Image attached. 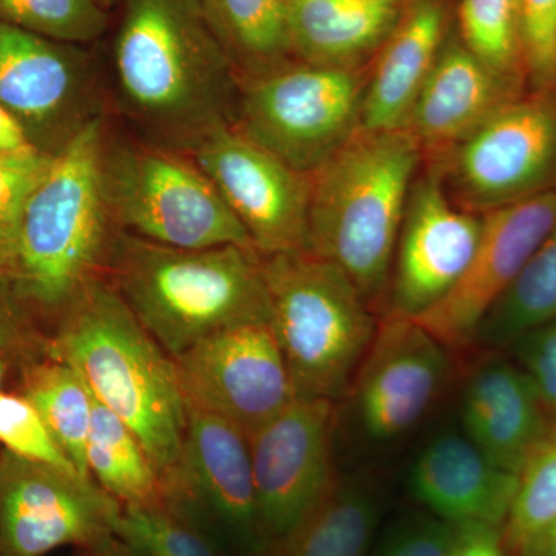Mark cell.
<instances>
[{"label": "cell", "mask_w": 556, "mask_h": 556, "mask_svg": "<svg viewBox=\"0 0 556 556\" xmlns=\"http://www.w3.org/2000/svg\"><path fill=\"white\" fill-rule=\"evenodd\" d=\"M115 536L134 556H225L217 538L169 501L121 507Z\"/></svg>", "instance_id": "29"}, {"label": "cell", "mask_w": 556, "mask_h": 556, "mask_svg": "<svg viewBox=\"0 0 556 556\" xmlns=\"http://www.w3.org/2000/svg\"><path fill=\"white\" fill-rule=\"evenodd\" d=\"M401 0H287L292 53L303 62L357 68L388 38Z\"/></svg>", "instance_id": "23"}, {"label": "cell", "mask_w": 556, "mask_h": 556, "mask_svg": "<svg viewBox=\"0 0 556 556\" xmlns=\"http://www.w3.org/2000/svg\"><path fill=\"white\" fill-rule=\"evenodd\" d=\"M479 233L481 215L452 200L437 166L416 178L394 252L387 316L415 320L437 306L466 273Z\"/></svg>", "instance_id": "18"}, {"label": "cell", "mask_w": 556, "mask_h": 556, "mask_svg": "<svg viewBox=\"0 0 556 556\" xmlns=\"http://www.w3.org/2000/svg\"><path fill=\"white\" fill-rule=\"evenodd\" d=\"M121 506L93 479L0 448V556H43L115 538Z\"/></svg>", "instance_id": "14"}, {"label": "cell", "mask_w": 556, "mask_h": 556, "mask_svg": "<svg viewBox=\"0 0 556 556\" xmlns=\"http://www.w3.org/2000/svg\"><path fill=\"white\" fill-rule=\"evenodd\" d=\"M456 526L426 510L404 515L388 527L371 556H448Z\"/></svg>", "instance_id": "37"}, {"label": "cell", "mask_w": 556, "mask_h": 556, "mask_svg": "<svg viewBox=\"0 0 556 556\" xmlns=\"http://www.w3.org/2000/svg\"><path fill=\"white\" fill-rule=\"evenodd\" d=\"M456 354L412 318H380L378 332L339 402V433L383 448L430 415L455 371Z\"/></svg>", "instance_id": "9"}, {"label": "cell", "mask_w": 556, "mask_h": 556, "mask_svg": "<svg viewBox=\"0 0 556 556\" xmlns=\"http://www.w3.org/2000/svg\"><path fill=\"white\" fill-rule=\"evenodd\" d=\"M508 100L506 78L466 46L450 43L417 94L405 130L424 155L444 156Z\"/></svg>", "instance_id": "21"}, {"label": "cell", "mask_w": 556, "mask_h": 556, "mask_svg": "<svg viewBox=\"0 0 556 556\" xmlns=\"http://www.w3.org/2000/svg\"><path fill=\"white\" fill-rule=\"evenodd\" d=\"M555 518L556 424L519 471L517 493L503 529L508 547L517 552L527 538Z\"/></svg>", "instance_id": "31"}, {"label": "cell", "mask_w": 556, "mask_h": 556, "mask_svg": "<svg viewBox=\"0 0 556 556\" xmlns=\"http://www.w3.org/2000/svg\"><path fill=\"white\" fill-rule=\"evenodd\" d=\"M0 21L84 47L104 35L109 14L93 0H0Z\"/></svg>", "instance_id": "30"}, {"label": "cell", "mask_w": 556, "mask_h": 556, "mask_svg": "<svg viewBox=\"0 0 556 556\" xmlns=\"http://www.w3.org/2000/svg\"><path fill=\"white\" fill-rule=\"evenodd\" d=\"M437 164L452 200L473 214L540 192L556 166V108L508 100Z\"/></svg>", "instance_id": "11"}, {"label": "cell", "mask_w": 556, "mask_h": 556, "mask_svg": "<svg viewBox=\"0 0 556 556\" xmlns=\"http://www.w3.org/2000/svg\"><path fill=\"white\" fill-rule=\"evenodd\" d=\"M515 554L517 556H556V518L532 536L527 538Z\"/></svg>", "instance_id": "41"}, {"label": "cell", "mask_w": 556, "mask_h": 556, "mask_svg": "<svg viewBox=\"0 0 556 556\" xmlns=\"http://www.w3.org/2000/svg\"><path fill=\"white\" fill-rule=\"evenodd\" d=\"M75 556H134L123 546L118 538L97 544V546L76 548Z\"/></svg>", "instance_id": "42"}, {"label": "cell", "mask_w": 556, "mask_h": 556, "mask_svg": "<svg viewBox=\"0 0 556 556\" xmlns=\"http://www.w3.org/2000/svg\"><path fill=\"white\" fill-rule=\"evenodd\" d=\"M470 265L437 306L415 318L453 353H470L482 320L556 228V188L490 208Z\"/></svg>", "instance_id": "16"}, {"label": "cell", "mask_w": 556, "mask_h": 556, "mask_svg": "<svg viewBox=\"0 0 556 556\" xmlns=\"http://www.w3.org/2000/svg\"><path fill=\"white\" fill-rule=\"evenodd\" d=\"M262 257L308 247L309 175L241 134L222 127L190 150Z\"/></svg>", "instance_id": "15"}, {"label": "cell", "mask_w": 556, "mask_h": 556, "mask_svg": "<svg viewBox=\"0 0 556 556\" xmlns=\"http://www.w3.org/2000/svg\"><path fill=\"white\" fill-rule=\"evenodd\" d=\"M113 72L150 142L186 150L236 126L240 78L197 0H124Z\"/></svg>", "instance_id": "1"}, {"label": "cell", "mask_w": 556, "mask_h": 556, "mask_svg": "<svg viewBox=\"0 0 556 556\" xmlns=\"http://www.w3.org/2000/svg\"><path fill=\"white\" fill-rule=\"evenodd\" d=\"M166 497L237 555L263 556L268 551L249 438L229 420L188 405L181 457Z\"/></svg>", "instance_id": "12"}, {"label": "cell", "mask_w": 556, "mask_h": 556, "mask_svg": "<svg viewBox=\"0 0 556 556\" xmlns=\"http://www.w3.org/2000/svg\"><path fill=\"white\" fill-rule=\"evenodd\" d=\"M445 11L438 0H416L388 35L365 86L358 127L399 130L442 50Z\"/></svg>", "instance_id": "22"}, {"label": "cell", "mask_w": 556, "mask_h": 556, "mask_svg": "<svg viewBox=\"0 0 556 556\" xmlns=\"http://www.w3.org/2000/svg\"><path fill=\"white\" fill-rule=\"evenodd\" d=\"M262 268L268 324L295 396L339 404L375 340L378 314L342 269L308 249L262 257Z\"/></svg>", "instance_id": "6"}, {"label": "cell", "mask_w": 556, "mask_h": 556, "mask_svg": "<svg viewBox=\"0 0 556 556\" xmlns=\"http://www.w3.org/2000/svg\"><path fill=\"white\" fill-rule=\"evenodd\" d=\"M424 153L405 129H358L309 175L308 251L387 316L399 232Z\"/></svg>", "instance_id": "3"}, {"label": "cell", "mask_w": 556, "mask_h": 556, "mask_svg": "<svg viewBox=\"0 0 556 556\" xmlns=\"http://www.w3.org/2000/svg\"><path fill=\"white\" fill-rule=\"evenodd\" d=\"M93 2L100 5L102 10L109 11L115 9V7L123 3L124 0H93Z\"/></svg>", "instance_id": "44"}, {"label": "cell", "mask_w": 556, "mask_h": 556, "mask_svg": "<svg viewBox=\"0 0 556 556\" xmlns=\"http://www.w3.org/2000/svg\"><path fill=\"white\" fill-rule=\"evenodd\" d=\"M464 46L507 78L517 61L519 0H460Z\"/></svg>", "instance_id": "32"}, {"label": "cell", "mask_w": 556, "mask_h": 556, "mask_svg": "<svg viewBox=\"0 0 556 556\" xmlns=\"http://www.w3.org/2000/svg\"><path fill=\"white\" fill-rule=\"evenodd\" d=\"M49 332L17 292L13 278L0 268V356L20 369L47 356Z\"/></svg>", "instance_id": "35"}, {"label": "cell", "mask_w": 556, "mask_h": 556, "mask_svg": "<svg viewBox=\"0 0 556 556\" xmlns=\"http://www.w3.org/2000/svg\"><path fill=\"white\" fill-rule=\"evenodd\" d=\"M0 448L31 463L79 475L31 402L20 391L0 393Z\"/></svg>", "instance_id": "33"}, {"label": "cell", "mask_w": 556, "mask_h": 556, "mask_svg": "<svg viewBox=\"0 0 556 556\" xmlns=\"http://www.w3.org/2000/svg\"><path fill=\"white\" fill-rule=\"evenodd\" d=\"M478 351L460 387V427L492 463L518 477L556 419L506 350Z\"/></svg>", "instance_id": "19"}, {"label": "cell", "mask_w": 556, "mask_h": 556, "mask_svg": "<svg viewBox=\"0 0 556 556\" xmlns=\"http://www.w3.org/2000/svg\"><path fill=\"white\" fill-rule=\"evenodd\" d=\"M105 278L172 357L225 329L268 321L258 252L178 249L116 232Z\"/></svg>", "instance_id": "5"}, {"label": "cell", "mask_w": 556, "mask_h": 556, "mask_svg": "<svg viewBox=\"0 0 556 556\" xmlns=\"http://www.w3.org/2000/svg\"><path fill=\"white\" fill-rule=\"evenodd\" d=\"M365 86L357 68L277 65L241 80L236 127L311 175L358 129Z\"/></svg>", "instance_id": "8"}, {"label": "cell", "mask_w": 556, "mask_h": 556, "mask_svg": "<svg viewBox=\"0 0 556 556\" xmlns=\"http://www.w3.org/2000/svg\"><path fill=\"white\" fill-rule=\"evenodd\" d=\"M556 316V228L517 281L482 320L473 350H507L530 329Z\"/></svg>", "instance_id": "28"}, {"label": "cell", "mask_w": 556, "mask_h": 556, "mask_svg": "<svg viewBox=\"0 0 556 556\" xmlns=\"http://www.w3.org/2000/svg\"><path fill=\"white\" fill-rule=\"evenodd\" d=\"M519 38L533 83L551 89L556 84V0H519Z\"/></svg>", "instance_id": "36"}, {"label": "cell", "mask_w": 556, "mask_h": 556, "mask_svg": "<svg viewBox=\"0 0 556 556\" xmlns=\"http://www.w3.org/2000/svg\"><path fill=\"white\" fill-rule=\"evenodd\" d=\"M448 556H517L508 547L503 529L485 525L456 526Z\"/></svg>", "instance_id": "39"}, {"label": "cell", "mask_w": 556, "mask_h": 556, "mask_svg": "<svg viewBox=\"0 0 556 556\" xmlns=\"http://www.w3.org/2000/svg\"><path fill=\"white\" fill-rule=\"evenodd\" d=\"M11 365L5 357L0 356V393L3 391V383H5L7 372H9Z\"/></svg>", "instance_id": "43"}, {"label": "cell", "mask_w": 556, "mask_h": 556, "mask_svg": "<svg viewBox=\"0 0 556 556\" xmlns=\"http://www.w3.org/2000/svg\"><path fill=\"white\" fill-rule=\"evenodd\" d=\"M338 404L295 397L249 437L263 532L270 544L288 535L338 481Z\"/></svg>", "instance_id": "13"}, {"label": "cell", "mask_w": 556, "mask_h": 556, "mask_svg": "<svg viewBox=\"0 0 556 556\" xmlns=\"http://www.w3.org/2000/svg\"><path fill=\"white\" fill-rule=\"evenodd\" d=\"M86 463L91 479L121 507L153 506L167 501L163 479L139 439L94 397Z\"/></svg>", "instance_id": "25"}, {"label": "cell", "mask_w": 556, "mask_h": 556, "mask_svg": "<svg viewBox=\"0 0 556 556\" xmlns=\"http://www.w3.org/2000/svg\"><path fill=\"white\" fill-rule=\"evenodd\" d=\"M54 156L28 146L0 155V268H9L22 212Z\"/></svg>", "instance_id": "34"}, {"label": "cell", "mask_w": 556, "mask_h": 556, "mask_svg": "<svg viewBox=\"0 0 556 556\" xmlns=\"http://www.w3.org/2000/svg\"><path fill=\"white\" fill-rule=\"evenodd\" d=\"M237 73L258 75L292 53L287 0H197Z\"/></svg>", "instance_id": "26"}, {"label": "cell", "mask_w": 556, "mask_h": 556, "mask_svg": "<svg viewBox=\"0 0 556 556\" xmlns=\"http://www.w3.org/2000/svg\"><path fill=\"white\" fill-rule=\"evenodd\" d=\"M0 105L20 121L33 148L53 156L104 115L93 62L83 46L2 21Z\"/></svg>", "instance_id": "10"}, {"label": "cell", "mask_w": 556, "mask_h": 556, "mask_svg": "<svg viewBox=\"0 0 556 556\" xmlns=\"http://www.w3.org/2000/svg\"><path fill=\"white\" fill-rule=\"evenodd\" d=\"M20 393L31 402L50 433L75 464L80 477L91 479L86 463L93 394L75 368L42 357L17 369Z\"/></svg>", "instance_id": "27"}, {"label": "cell", "mask_w": 556, "mask_h": 556, "mask_svg": "<svg viewBox=\"0 0 556 556\" xmlns=\"http://www.w3.org/2000/svg\"><path fill=\"white\" fill-rule=\"evenodd\" d=\"M31 146L27 135L20 124V121L0 105V155L17 152V150Z\"/></svg>", "instance_id": "40"}, {"label": "cell", "mask_w": 556, "mask_h": 556, "mask_svg": "<svg viewBox=\"0 0 556 556\" xmlns=\"http://www.w3.org/2000/svg\"><path fill=\"white\" fill-rule=\"evenodd\" d=\"M104 115L54 155L22 212L7 273L40 324L51 327L91 281L105 276L118 229L102 188Z\"/></svg>", "instance_id": "4"}, {"label": "cell", "mask_w": 556, "mask_h": 556, "mask_svg": "<svg viewBox=\"0 0 556 556\" xmlns=\"http://www.w3.org/2000/svg\"><path fill=\"white\" fill-rule=\"evenodd\" d=\"M383 501L382 486L369 475H339L308 517L263 556H368Z\"/></svg>", "instance_id": "24"}, {"label": "cell", "mask_w": 556, "mask_h": 556, "mask_svg": "<svg viewBox=\"0 0 556 556\" xmlns=\"http://www.w3.org/2000/svg\"><path fill=\"white\" fill-rule=\"evenodd\" d=\"M175 365L188 405L229 420L248 438L298 397L268 321L219 331Z\"/></svg>", "instance_id": "17"}, {"label": "cell", "mask_w": 556, "mask_h": 556, "mask_svg": "<svg viewBox=\"0 0 556 556\" xmlns=\"http://www.w3.org/2000/svg\"><path fill=\"white\" fill-rule=\"evenodd\" d=\"M517 489V475L492 463L463 430L428 439L408 475L409 495L422 510L455 526L504 529Z\"/></svg>", "instance_id": "20"}, {"label": "cell", "mask_w": 556, "mask_h": 556, "mask_svg": "<svg viewBox=\"0 0 556 556\" xmlns=\"http://www.w3.org/2000/svg\"><path fill=\"white\" fill-rule=\"evenodd\" d=\"M102 188L119 232L169 248L255 251L215 186L195 161L178 150L152 142L110 141L108 135Z\"/></svg>", "instance_id": "7"}, {"label": "cell", "mask_w": 556, "mask_h": 556, "mask_svg": "<svg viewBox=\"0 0 556 556\" xmlns=\"http://www.w3.org/2000/svg\"><path fill=\"white\" fill-rule=\"evenodd\" d=\"M47 356L75 368L93 397L134 431L166 489L181 457L188 401L175 358L108 278L91 281L58 318Z\"/></svg>", "instance_id": "2"}, {"label": "cell", "mask_w": 556, "mask_h": 556, "mask_svg": "<svg viewBox=\"0 0 556 556\" xmlns=\"http://www.w3.org/2000/svg\"><path fill=\"white\" fill-rule=\"evenodd\" d=\"M506 351L535 383L556 419V316L527 331Z\"/></svg>", "instance_id": "38"}]
</instances>
